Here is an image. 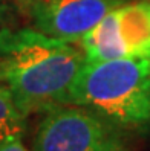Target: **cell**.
Here are the masks:
<instances>
[{
  "mask_svg": "<svg viewBox=\"0 0 150 151\" xmlns=\"http://www.w3.org/2000/svg\"><path fill=\"white\" fill-rule=\"evenodd\" d=\"M84 64L70 41L35 29L0 31V78L25 114L69 105Z\"/></svg>",
  "mask_w": 150,
  "mask_h": 151,
  "instance_id": "1",
  "label": "cell"
},
{
  "mask_svg": "<svg viewBox=\"0 0 150 151\" xmlns=\"http://www.w3.org/2000/svg\"><path fill=\"white\" fill-rule=\"evenodd\" d=\"M70 104L129 130L150 127V57L86 61Z\"/></svg>",
  "mask_w": 150,
  "mask_h": 151,
  "instance_id": "2",
  "label": "cell"
},
{
  "mask_svg": "<svg viewBox=\"0 0 150 151\" xmlns=\"http://www.w3.org/2000/svg\"><path fill=\"white\" fill-rule=\"evenodd\" d=\"M124 128L81 105H60L45 111L34 151H129Z\"/></svg>",
  "mask_w": 150,
  "mask_h": 151,
  "instance_id": "3",
  "label": "cell"
},
{
  "mask_svg": "<svg viewBox=\"0 0 150 151\" xmlns=\"http://www.w3.org/2000/svg\"><path fill=\"white\" fill-rule=\"evenodd\" d=\"M80 41L86 61L150 57V0L112 9Z\"/></svg>",
  "mask_w": 150,
  "mask_h": 151,
  "instance_id": "4",
  "label": "cell"
},
{
  "mask_svg": "<svg viewBox=\"0 0 150 151\" xmlns=\"http://www.w3.org/2000/svg\"><path fill=\"white\" fill-rule=\"evenodd\" d=\"M121 3V0H20L32 29L64 41L81 40Z\"/></svg>",
  "mask_w": 150,
  "mask_h": 151,
  "instance_id": "5",
  "label": "cell"
},
{
  "mask_svg": "<svg viewBox=\"0 0 150 151\" xmlns=\"http://www.w3.org/2000/svg\"><path fill=\"white\" fill-rule=\"evenodd\" d=\"M26 116L15 102L11 90L0 83V147L6 142L22 139L26 130Z\"/></svg>",
  "mask_w": 150,
  "mask_h": 151,
  "instance_id": "6",
  "label": "cell"
},
{
  "mask_svg": "<svg viewBox=\"0 0 150 151\" xmlns=\"http://www.w3.org/2000/svg\"><path fill=\"white\" fill-rule=\"evenodd\" d=\"M0 151H29V150L22 144V139H15V140L3 144L0 147Z\"/></svg>",
  "mask_w": 150,
  "mask_h": 151,
  "instance_id": "7",
  "label": "cell"
},
{
  "mask_svg": "<svg viewBox=\"0 0 150 151\" xmlns=\"http://www.w3.org/2000/svg\"><path fill=\"white\" fill-rule=\"evenodd\" d=\"M2 11H3V9H2V5H0V17H2Z\"/></svg>",
  "mask_w": 150,
  "mask_h": 151,
  "instance_id": "8",
  "label": "cell"
},
{
  "mask_svg": "<svg viewBox=\"0 0 150 151\" xmlns=\"http://www.w3.org/2000/svg\"><path fill=\"white\" fill-rule=\"evenodd\" d=\"M0 83H2V78H0Z\"/></svg>",
  "mask_w": 150,
  "mask_h": 151,
  "instance_id": "9",
  "label": "cell"
}]
</instances>
